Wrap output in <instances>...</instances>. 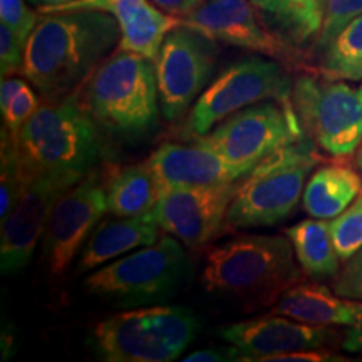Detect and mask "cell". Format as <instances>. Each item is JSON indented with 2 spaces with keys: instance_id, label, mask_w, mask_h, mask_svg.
I'll list each match as a JSON object with an SVG mask.
<instances>
[{
  "instance_id": "obj_9",
  "label": "cell",
  "mask_w": 362,
  "mask_h": 362,
  "mask_svg": "<svg viewBox=\"0 0 362 362\" xmlns=\"http://www.w3.org/2000/svg\"><path fill=\"white\" fill-rule=\"evenodd\" d=\"M305 138L296 106L267 99L225 117L216 128L194 138L225 160L253 170L260 161Z\"/></svg>"
},
{
  "instance_id": "obj_35",
  "label": "cell",
  "mask_w": 362,
  "mask_h": 362,
  "mask_svg": "<svg viewBox=\"0 0 362 362\" xmlns=\"http://www.w3.org/2000/svg\"><path fill=\"white\" fill-rule=\"evenodd\" d=\"M341 346L344 351L354 352V354H362V305L356 322L349 325L346 336L342 337Z\"/></svg>"
},
{
  "instance_id": "obj_21",
  "label": "cell",
  "mask_w": 362,
  "mask_h": 362,
  "mask_svg": "<svg viewBox=\"0 0 362 362\" xmlns=\"http://www.w3.org/2000/svg\"><path fill=\"white\" fill-rule=\"evenodd\" d=\"M362 192V176L349 163L332 161L319 166L307 180L302 202L312 218L332 220Z\"/></svg>"
},
{
  "instance_id": "obj_34",
  "label": "cell",
  "mask_w": 362,
  "mask_h": 362,
  "mask_svg": "<svg viewBox=\"0 0 362 362\" xmlns=\"http://www.w3.org/2000/svg\"><path fill=\"white\" fill-rule=\"evenodd\" d=\"M237 361V351L232 346L225 349H202L185 356L183 362H228Z\"/></svg>"
},
{
  "instance_id": "obj_10",
  "label": "cell",
  "mask_w": 362,
  "mask_h": 362,
  "mask_svg": "<svg viewBox=\"0 0 362 362\" xmlns=\"http://www.w3.org/2000/svg\"><path fill=\"white\" fill-rule=\"evenodd\" d=\"M292 101L305 134L337 160L354 155L362 143V83L300 76Z\"/></svg>"
},
{
  "instance_id": "obj_4",
  "label": "cell",
  "mask_w": 362,
  "mask_h": 362,
  "mask_svg": "<svg viewBox=\"0 0 362 362\" xmlns=\"http://www.w3.org/2000/svg\"><path fill=\"white\" fill-rule=\"evenodd\" d=\"M84 104L106 138L143 143L160 119L155 61L117 47L86 81Z\"/></svg>"
},
{
  "instance_id": "obj_39",
  "label": "cell",
  "mask_w": 362,
  "mask_h": 362,
  "mask_svg": "<svg viewBox=\"0 0 362 362\" xmlns=\"http://www.w3.org/2000/svg\"><path fill=\"white\" fill-rule=\"evenodd\" d=\"M356 166H357V171H359L362 176V143L359 144V148H357V153H356Z\"/></svg>"
},
{
  "instance_id": "obj_8",
  "label": "cell",
  "mask_w": 362,
  "mask_h": 362,
  "mask_svg": "<svg viewBox=\"0 0 362 362\" xmlns=\"http://www.w3.org/2000/svg\"><path fill=\"white\" fill-rule=\"evenodd\" d=\"M292 89L291 78L277 59L262 56L242 59L226 67L194 101L183 134L189 139L200 138L225 117L267 99L293 104Z\"/></svg>"
},
{
  "instance_id": "obj_27",
  "label": "cell",
  "mask_w": 362,
  "mask_h": 362,
  "mask_svg": "<svg viewBox=\"0 0 362 362\" xmlns=\"http://www.w3.org/2000/svg\"><path fill=\"white\" fill-rule=\"evenodd\" d=\"M329 225L341 260L351 259L362 248V192L341 215L330 220Z\"/></svg>"
},
{
  "instance_id": "obj_18",
  "label": "cell",
  "mask_w": 362,
  "mask_h": 362,
  "mask_svg": "<svg viewBox=\"0 0 362 362\" xmlns=\"http://www.w3.org/2000/svg\"><path fill=\"white\" fill-rule=\"evenodd\" d=\"M146 161L160 180L163 192L228 183L245 178L252 171L247 166L225 160L198 141L192 144L165 143Z\"/></svg>"
},
{
  "instance_id": "obj_2",
  "label": "cell",
  "mask_w": 362,
  "mask_h": 362,
  "mask_svg": "<svg viewBox=\"0 0 362 362\" xmlns=\"http://www.w3.org/2000/svg\"><path fill=\"white\" fill-rule=\"evenodd\" d=\"M304 277L287 235H240L205 253L200 285L208 296L255 310L274 307Z\"/></svg>"
},
{
  "instance_id": "obj_36",
  "label": "cell",
  "mask_w": 362,
  "mask_h": 362,
  "mask_svg": "<svg viewBox=\"0 0 362 362\" xmlns=\"http://www.w3.org/2000/svg\"><path fill=\"white\" fill-rule=\"evenodd\" d=\"M24 84L25 79L22 78H13V76L2 78V84H0V110H2V112L7 111L8 104L12 103L16 94L24 88Z\"/></svg>"
},
{
  "instance_id": "obj_23",
  "label": "cell",
  "mask_w": 362,
  "mask_h": 362,
  "mask_svg": "<svg viewBox=\"0 0 362 362\" xmlns=\"http://www.w3.org/2000/svg\"><path fill=\"white\" fill-rule=\"evenodd\" d=\"M284 233L292 242L296 259L307 277L317 280L336 277L341 270V257L327 221L320 218L298 221Z\"/></svg>"
},
{
  "instance_id": "obj_32",
  "label": "cell",
  "mask_w": 362,
  "mask_h": 362,
  "mask_svg": "<svg viewBox=\"0 0 362 362\" xmlns=\"http://www.w3.org/2000/svg\"><path fill=\"white\" fill-rule=\"evenodd\" d=\"M332 291L341 297L362 300V248L351 259L344 260V265L332 280Z\"/></svg>"
},
{
  "instance_id": "obj_25",
  "label": "cell",
  "mask_w": 362,
  "mask_h": 362,
  "mask_svg": "<svg viewBox=\"0 0 362 362\" xmlns=\"http://www.w3.org/2000/svg\"><path fill=\"white\" fill-rule=\"evenodd\" d=\"M320 72L327 79H362V13L344 25L324 49Z\"/></svg>"
},
{
  "instance_id": "obj_1",
  "label": "cell",
  "mask_w": 362,
  "mask_h": 362,
  "mask_svg": "<svg viewBox=\"0 0 362 362\" xmlns=\"http://www.w3.org/2000/svg\"><path fill=\"white\" fill-rule=\"evenodd\" d=\"M119 42V24L111 13H40L27 40L22 74L45 101L64 98L79 89Z\"/></svg>"
},
{
  "instance_id": "obj_12",
  "label": "cell",
  "mask_w": 362,
  "mask_h": 362,
  "mask_svg": "<svg viewBox=\"0 0 362 362\" xmlns=\"http://www.w3.org/2000/svg\"><path fill=\"white\" fill-rule=\"evenodd\" d=\"M155 64L161 116L176 121L210 83L216 66V40L181 24L163 40Z\"/></svg>"
},
{
  "instance_id": "obj_6",
  "label": "cell",
  "mask_w": 362,
  "mask_h": 362,
  "mask_svg": "<svg viewBox=\"0 0 362 362\" xmlns=\"http://www.w3.org/2000/svg\"><path fill=\"white\" fill-rule=\"evenodd\" d=\"M183 247L178 238L163 235L153 245L99 267L84 279V291L121 309L166 302L189 274Z\"/></svg>"
},
{
  "instance_id": "obj_5",
  "label": "cell",
  "mask_w": 362,
  "mask_h": 362,
  "mask_svg": "<svg viewBox=\"0 0 362 362\" xmlns=\"http://www.w3.org/2000/svg\"><path fill=\"white\" fill-rule=\"evenodd\" d=\"M200 329L202 320L187 307H134L96 324L90 347L106 362H170L188 349Z\"/></svg>"
},
{
  "instance_id": "obj_14",
  "label": "cell",
  "mask_w": 362,
  "mask_h": 362,
  "mask_svg": "<svg viewBox=\"0 0 362 362\" xmlns=\"http://www.w3.org/2000/svg\"><path fill=\"white\" fill-rule=\"evenodd\" d=\"M240 185L242 181L235 180L210 187L166 189L155 208L158 223L189 250H200L223 230Z\"/></svg>"
},
{
  "instance_id": "obj_24",
  "label": "cell",
  "mask_w": 362,
  "mask_h": 362,
  "mask_svg": "<svg viewBox=\"0 0 362 362\" xmlns=\"http://www.w3.org/2000/svg\"><path fill=\"white\" fill-rule=\"evenodd\" d=\"M324 2L325 0H277L260 13L275 33L297 47L312 39L315 44L322 27Z\"/></svg>"
},
{
  "instance_id": "obj_37",
  "label": "cell",
  "mask_w": 362,
  "mask_h": 362,
  "mask_svg": "<svg viewBox=\"0 0 362 362\" xmlns=\"http://www.w3.org/2000/svg\"><path fill=\"white\" fill-rule=\"evenodd\" d=\"M27 2L34 4L37 7H47V6H57V4H66L71 0H27Z\"/></svg>"
},
{
  "instance_id": "obj_22",
  "label": "cell",
  "mask_w": 362,
  "mask_h": 362,
  "mask_svg": "<svg viewBox=\"0 0 362 362\" xmlns=\"http://www.w3.org/2000/svg\"><path fill=\"white\" fill-rule=\"evenodd\" d=\"M107 214L139 216L153 214L163 188L148 161L124 166L107 176Z\"/></svg>"
},
{
  "instance_id": "obj_7",
  "label": "cell",
  "mask_w": 362,
  "mask_h": 362,
  "mask_svg": "<svg viewBox=\"0 0 362 362\" xmlns=\"http://www.w3.org/2000/svg\"><path fill=\"white\" fill-rule=\"evenodd\" d=\"M320 158L310 139L280 149L253 168L240 185L226 215L230 228L274 226L296 210L307 178Z\"/></svg>"
},
{
  "instance_id": "obj_38",
  "label": "cell",
  "mask_w": 362,
  "mask_h": 362,
  "mask_svg": "<svg viewBox=\"0 0 362 362\" xmlns=\"http://www.w3.org/2000/svg\"><path fill=\"white\" fill-rule=\"evenodd\" d=\"M253 4H255V7L259 8L260 12H264V11H267V8H269L270 6H274L275 2H277V0H252Z\"/></svg>"
},
{
  "instance_id": "obj_15",
  "label": "cell",
  "mask_w": 362,
  "mask_h": 362,
  "mask_svg": "<svg viewBox=\"0 0 362 362\" xmlns=\"http://www.w3.org/2000/svg\"><path fill=\"white\" fill-rule=\"evenodd\" d=\"M181 21L216 42L247 49L280 62L296 59V47L272 29L252 0H205Z\"/></svg>"
},
{
  "instance_id": "obj_31",
  "label": "cell",
  "mask_w": 362,
  "mask_h": 362,
  "mask_svg": "<svg viewBox=\"0 0 362 362\" xmlns=\"http://www.w3.org/2000/svg\"><path fill=\"white\" fill-rule=\"evenodd\" d=\"M39 106L40 104L37 94H35V90L25 83L24 88L16 94L12 103L8 104L7 111L2 112L4 129H7L8 134L16 136Z\"/></svg>"
},
{
  "instance_id": "obj_26",
  "label": "cell",
  "mask_w": 362,
  "mask_h": 362,
  "mask_svg": "<svg viewBox=\"0 0 362 362\" xmlns=\"http://www.w3.org/2000/svg\"><path fill=\"white\" fill-rule=\"evenodd\" d=\"M0 218H6L29 185L21 168L16 144L7 129L2 128V156H0Z\"/></svg>"
},
{
  "instance_id": "obj_33",
  "label": "cell",
  "mask_w": 362,
  "mask_h": 362,
  "mask_svg": "<svg viewBox=\"0 0 362 362\" xmlns=\"http://www.w3.org/2000/svg\"><path fill=\"white\" fill-rule=\"evenodd\" d=\"M151 2L158 8H161L163 12L183 19V17L189 16L193 11H197L205 0H151Z\"/></svg>"
},
{
  "instance_id": "obj_3",
  "label": "cell",
  "mask_w": 362,
  "mask_h": 362,
  "mask_svg": "<svg viewBox=\"0 0 362 362\" xmlns=\"http://www.w3.org/2000/svg\"><path fill=\"white\" fill-rule=\"evenodd\" d=\"M12 139L29 183L49 171L88 175L110 155L106 136L81 101L79 89L40 104Z\"/></svg>"
},
{
  "instance_id": "obj_30",
  "label": "cell",
  "mask_w": 362,
  "mask_h": 362,
  "mask_svg": "<svg viewBox=\"0 0 362 362\" xmlns=\"http://www.w3.org/2000/svg\"><path fill=\"white\" fill-rule=\"evenodd\" d=\"M25 49L27 40L19 37L11 27L0 22V71H2V78L22 72Z\"/></svg>"
},
{
  "instance_id": "obj_20",
  "label": "cell",
  "mask_w": 362,
  "mask_h": 362,
  "mask_svg": "<svg viewBox=\"0 0 362 362\" xmlns=\"http://www.w3.org/2000/svg\"><path fill=\"white\" fill-rule=\"evenodd\" d=\"M361 305L352 298L337 296L322 284L300 280L279 297L272 314L320 327H349L356 322Z\"/></svg>"
},
{
  "instance_id": "obj_28",
  "label": "cell",
  "mask_w": 362,
  "mask_h": 362,
  "mask_svg": "<svg viewBox=\"0 0 362 362\" xmlns=\"http://www.w3.org/2000/svg\"><path fill=\"white\" fill-rule=\"evenodd\" d=\"M362 13V0H325L324 19L315 47L324 51L330 40L341 33L342 27Z\"/></svg>"
},
{
  "instance_id": "obj_13",
  "label": "cell",
  "mask_w": 362,
  "mask_h": 362,
  "mask_svg": "<svg viewBox=\"0 0 362 362\" xmlns=\"http://www.w3.org/2000/svg\"><path fill=\"white\" fill-rule=\"evenodd\" d=\"M84 176L72 171H49L27 185L16 206L2 220L0 270L4 275L16 274L29 265L54 205Z\"/></svg>"
},
{
  "instance_id": "obj_29",
  "label": "cell",
  "mask_w": 362,
  "mask_h": 362,
  "mask_svg": "<svg viewBox=\"0 0 362 362\" xmlns=\"http://www.w3.org/2000/svg\"><path fill=\"white\" fill-rule=\"evenodd\" d=\"M0 21L19 37L29 40L40 21V12H34L25 0H0Z\"/></svg>"
},
{
  "instance_id": "obj_16",
  "label": "cell",
  "mask_w": 362,
  "mask_h": 362,
  "mask_svg": "<svg viewBox=\"0 0 362 362\" xmlns=\"http://www.w3.org/2000/svg\"><path fill=\"white\" fill-rule=\"evenodd\" d=\"M220 337L237 351V361L269 362L272 357L336 346L339 334L285 315L267 314L225 325Z\"/></svg>"
},
{
  "instance_id": "obj_11",
  "label": "cell",
  "mask_w": 362,
  "mask_h": 362,
  "mask_svg": "<svg viewBox=\"0 0 362 362\" xmlns=\"http://www.w3.org/2000/svg\"><path fill=\"white\" fill-rule=\"evenodd\" d=\"M107 175L93 170L59 198L42 235V262L51 279H62L89 235L107 214Z\"/></svg>"
},
{
  "instance_id": "obj_17",
  "label": "cell",
  "mask_w": 362,
  "mask_h": 362,
  "mask_svg": "<svg viewBox=\"0 0 362 362\" xmlns=\"http://www.w3.org/2000/svg\"><path fill=\"white\" fill-rule=\"evenodd\" d=\"M72 11L111 13L121 29V42L117 47L138 52L153 61H156L166 35L183 24L180 17L163 12L151 0H71L57 6L39 7L40 13Z\"/></svg>"
},
{
  "instance_id": "obj_19",
  "label": "cell",
  "mask_w": 362,
  "mask_h": 362,
  "mask_svg": "<svg viewBox=\"0 0 362 362\" xmlns=\"http://www.w3.org/2000/svg\"><path fill=\"white\" fill-rule=\"evenodd\" d=\"M155 211L139 216H116L103 218L89 235L88 242L76 262V275L88 274L99 267L117 260L121 255L153 245L163 237Z\"/></svg>"
}]
</instances>
